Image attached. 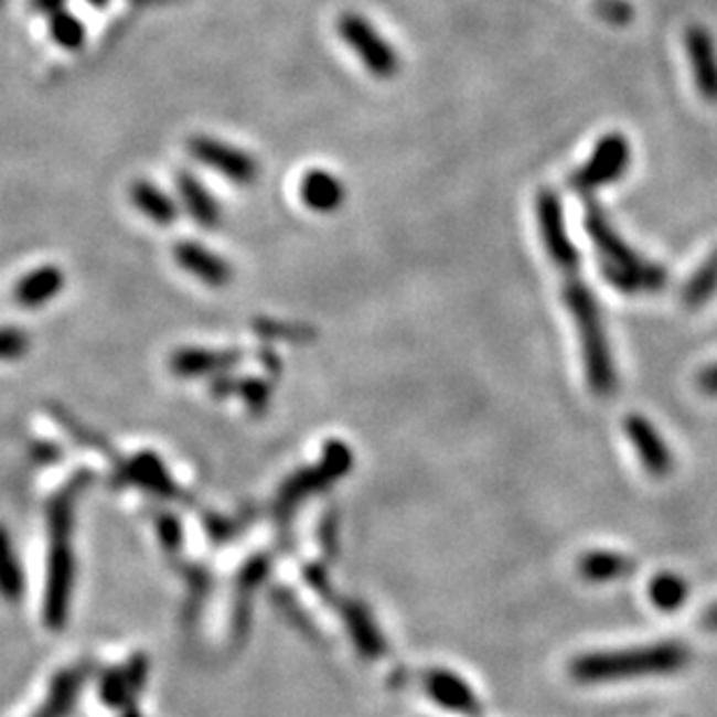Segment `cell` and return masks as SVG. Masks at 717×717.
<instances>
[{"mask_svg":"<svg viewBox=\"0 0 717 717\" xmlns=\"http://www.w3.org/2000/svg\"><path fill=\"white\" fill-rule=\"evenodd\" d=\"M186 151L193 161L226 176L235 186H254L260 176V165L249 151L218 138L193 136L186 140Z\"/></svg>","mask_w":717,"mask_h":717,"instance_id":"52a82bcc","label":"cell"},{"mask_svg":"<svg viewBox=\"0 0 717 717\" xmlns=\"http://www.w3.org/2000/svg\"><path fill=\"white\" fill-rule=\"evenodd\" d=\"M338 33L372 77L393 79L399 73V56L395 47L363 14L344 12L338 21Z\"/></svg>","mask_w":717,"mask_h":717,"instance_id":"8992f818","label":"cell"},{"mask_svg":"<svg viewBox=\"0 0 717 717\" xmlns=\"http://www.w3.org/2000/svg\"><path fill=\"white\" fill-rule=\"evenodd\" d=\"M145 678H147V662L142 657L132 660L128 668L115 671V674H109L105 678L100 687L103 702L109 706H126L142 689Z\"/></svg>","mask_w":717,"mask_h":717,"instance_id":"44dd1931","label":"cell"},{"mask_svg":"<svg viewBox=\"0 0 717 717\" xmlns=\"http://www.w3.org/2000/svg\"><path fill=\"white\" fill-rule=\"evenodd\" d=\"M86 3L94 6V8H105L109 3V0H86Z\"/></svg>","mask_w":717,"mask_h":717,"instance_id":"4dcf8cb0","label":"cell"},{"mask_svg":"<svg viewBox=\"0 0 717 717\" xmlns=\"http://www.w3.org/2000/svg\"><path fill=\"white\" fill-rule=\"evenodd\" d=\"M702 627L706 632L717 634V603H713V607L702 616Z\"/></svg>","mask_w":717,"mask_h":717,"instance_id":"f546056e","label":"cell"},{"mask_svg":"<svg viewBox=\"0 0 717 717\" xmlns=\"http://www.w3.org/2000/svg\"><path fill=\"white\" fill-rule=\"evenodd\" d=\"M121 717H142V715H140L138 710H132V708H130V710H126Z\"/></svg>","mask_w":717,"mask_h":717,"instance_id":"1f68e13d","label":"cell"},{"mask_svg":"<svg viewBox=\"0 0 717 717\" xmlns=\"http://www.w3.org/2000/svg\"><path fill=\"white\" fill-rule=\"evenodd\" d=\"M630 140L620 136V132H609V136H603L597 142L588 163L574 172L571 186L580 193H592L597 189L611 186L630 170Z\"/></svg>","mask_w":717,"mask_h":717,"instance_id":"ba28073f","label":"cell"},{"mask_svg":"<svg viewBox=\"0 0 717 717\" xmlns=\"http://www.w3.org/2000/svg\"><path fill=\"white\" fill-rule=\"evenodd\" d=\"M50 35L58 44V47L68 50V52L82 50L86 42V29L82 24V19H77L68 10H61L50 17Z\"/></svg>","mask_w":717,"mask_h":717,"instance_id":"484cf974","label":"cell"},{"mask_svg":"<svg viewBox=\"0 0 717 717\" xmlns=\"http://www.w3.org/2000/svg\"><path fill=\"white\" fill-rule=\"evenodd\" d=\"M6 3H8V0H0V10H3V8H6Z\"/></svg>","mask_w":717,"mask_h":717,"instance_id":"d6a6232c","label":"cell"},{"mask_svg":"<svg viewBox=\"0 0 717 717\" xmlns=\"http://www.w3.org/2000/svg\"><path fill=\"white\" fill-rule=\"evenodd\" d=\"M624 432L630 437L645 472L657 479L671 474V469H674V456H671L666 441L660 437L653 425H650V420H645L643 416H630L624 420Z\"/></svg>","mask_w":717,"mask_h":717,"instance_id":"7c38bea8","label":"cell"},{"mask_svg":"<svg viewBox=\"0 0 717 717\" xmlns=\"http://www.w3.org/2000/svg\"><path fill=\"white\" fill-rule=\"evenodd\" d=\"M685 50L699 96L708 103H717V47L708 29L689 26L685 33Z\"/></svg>","mask_w":717,"mask_h":717,"instance_id":"8fae6325","label":"cell"},{"mask_svg":"<svg viewBox=\"0 0 717 717\" xmlns=\"http://www.w3.org/2000/svg\"><path fill=\"white\" fill-rule=\"evenodd\" d=\"M425 692L430 694L432 702L446 710L464 715V717H481L483 706L481 699L474 694L460 676L451 674L446 668H432L422 678Z\"/></svg>","mask_w":717,"mask_h":717,"instance_id":"30bf717a","label":"cell"},{"mask_svg":"<svg viewBox=\"0 0 717 717\" xmlns=\"http://www.w3.org/2000/svg\"><path fill=\"white\" fill-rule=\"evenodd\" d=\"M636 563L632 557L613 550H592L578 559V574L590 582H613L632 576Z\"/></svg>","mask_w":717,"mask_h":717,"instance_id":"d6986e66","label":"cell"},{"mask_svg":"<svg viewBox=\"0 0 717 717\" xmlns=\"http://www.w3.org/2000/svg\"><path fill=\"white\" fill-rule=\"evenodd\" d=\"M176 193H179V200H182L184 210L189 212V216L197 223L200 228L216 231L221 226L223 223L221 203L193 172H189V170L176 172Z\"/></svg>","mask_w":717,"mask_h":717,"instance_id":"4fadbf2b","label":"cell"},{"mask_svg":"<svg viewBox=\"0 0 717 717\" xmlns=\"http://www.w3.org/2000/svg\"><path fill=\"white\" fill-rule=\"evenodd\" d=\"M697 384H699V390H702V393L717 397V363L710 365V367H706V370L699 374Z\"/></svg>","mask_w":717,"mask_h":717,"instance_id":"f1b7e54d","label":"cell"},{"mask_svg":"<svg viewBox=\"0 0 717 717\" xmlns=\"http://www.w3.org/2000/svg\"><path fill=\"white\" fill-rule=\"evenodd\" d=\"M21 595H24V574H21L8 529L0 527V597L6 601H17Z\"/></svg>","mask_w":717,"mask_h":717,"instance_id":"603a6c76","label":"cell"},{"mask_svg":"<svg viewBox=\"0 0 717 717\" xmlns=\"http://www.w3.org/2000/svg\"><path fill=\"white\" fill-rule=\"evenodd\" d=\"M586 231L592 237L597 249L601 275L613 288L624 296H641V293H657L666 283L668 275L657 263L641 258L630 244H627L620 233L611 226L595 203L586 205Z\"/></svg>","mask_w":717,"mask_h":717,"instance_id":"277c9868","label":"cell"},{"mask_svg":"<svg viewBox=\"0 0 717 717\" xmlns=\"http://www.w3.org/2000/svg\"><path fill=\"white\" fill-rule=\"evenodd\" d=\"M31 349V338L21 328H0V361H19Z\"/></svg>","mask_w":717,"mask_h":717,"instance_id":"4316f807","label":"cell"},{"mask_svg":"<svg viewBox=\"0 0 717 717\" xmlns=\"http://www.w3.org/2000/svg\"><path fill=\"white\" fill-rule=\"evenodd\" d=\"M689 648L678 641L653 643L645 648L588 653L571 662L569 674L582 685H601L641 676L678 674L689 664Z\"/></svg>","mask_w":717,"mask_h":717,"instance_id":"3957f363","label":"cell"},{"mask_svg":"<svg viewBox=\"0 0 717 717\" xmlns=\"http://www.w3.org/2000/svg\"><path fill=\"white\" fill-rule=\"evenodd\" d=\"M65 3H68V0H31V10L42 14V17H52L61 10H65Z\"/></svg>","mask_w":717,"mask_h":717,"instance_id":"83f0119b","label":"cell"},{"mask_svg":"<svg viewBox=\"0 0 717 717\" xmlns=\"http://www.w3.org/2000/svg\"><path fill=\"white\" fill-rule=\"evenodd\" d=\"M130 203L136 205L142 216H147L161 228L174 226L179 218V207L174 200L163 189L147 182V179H138V182L130 186Z\"/></svg>","mask_w":717,"mask_h":717,"instance_id":"e0dca14e","label":"cell"},{"mask_svg":"<svg viewBox=\"0 0 717 717\" xmlns=\"http://www.w3.org/2000/svg\"><path fill=\"white\" fill-rule=\"evenodd\" d=\"M687 580L676 574H660L650 582V599H653L655 607L664 613L678 611L687 601Z\"/></svg>","mask_w":717,"mask_h":717,"instance_id":"d4e9b609","label":"cell"},{"mask_svg":"<svg viewBox=\"0 0 717 717\" xmlns=\"http://www.w3.org/2000/svg\"><path fill=\"white\" fill-rule=\"evenodd\" d=\"M340 613L353 639V645L357 648V653L367 660H378L388 653V643L384 634L378 632L372 613L361 601H344L340 607Z\"/></svg>","mask_w":717,"mask_h":717,"instance_id":"2e32d148","label":"cell"},{"mask_svg":"<svg viewBox=\"0 0 717 717\" xmlns=\"http://www.w3.org/2000/svg\"><path fill=\"white\" fill-rule=\"evenodd\" d=\"M237 361H239L237 351L182 349L172 355V372L179 376H203L216 370H226Z\"/></svg>","mask_w":717,"mask_h":717,"instance_id":"ffe728a7","label":"cell"},{"mask_svg":"<svg viewBox=\"0 0 717 717\" xmlns=\"http://www.w3.org/2000/svg\"><path fill=\"white\" fill-rule=\"evenodd\" d=\"M65 288V272L58 265H40L14 283L12 298L19 307L38 309L50 304Z\"/></svg>","mask_w":717,"mask_h":717,"instance_id":"5bb4252c","label":"cell"},{"mask_svg":"<svg viewBox=\"0 0 717 717\" xmlns=\"http://www.w3.org/2000/svg\"><path fill=\"white\" fill-rule=\"evenodd\" d=\"M536 216H539L542 242L546 246L548 258L553 260L559 275H563V298L578 330L590 390L599 397H611L618 388V374L611 357L607 330H603L601 309L592 288L582 281L580 256L576 244L567 235L565 212L563 205H559V197L553 191H542L539 197H536Z\"/></svg>","mask_w":717,"mask_h":717,"instance_id":"6da1fadb","label":"cell"},{"mask_svg":"<svg viewBox=\"0 0 717 717\" xmlns=\"http://www.w3.org/2000/svg\"><path fill=\"white\" fill-rule=\"evenodd\" d=\"M353 467V453L351 448L342 441H330L325 443L323 460L319 467H309L290 477L279 492L277 511L281 515H288L296 506H300L309 495H317V492L325 490L334 481L346 477Z\"/></svg>","mask_w":717,"mask_h":717,"instance_id":"5b68a950","label":"cell"},{"mask_svg":"<svg viewBox=\"0 0 717 717\" xmlns=\"http://www.w3.org/2000/svg\"><path fill=\"white\" fill-rule=\"evenodd\" d=\"M86 477L79 474L68 488L61 490L50 502V565H47V597H44V620L50 630H61L68 620V607L73 597L75 557H73V521L75 504Z\"/></svg>","mask_w":717,"mask_h":717,"instance_id":"7a4b0ae2","label":"cell"},{"mask_svg":"<svg viewBox=\"0 0 717 717\" xmlns=\"http://www.w3.org/2000/svg\"><path fill=\"white\" fill-rule=\"evenodd\" d=\"M86 678V668L77 666L71 671H63V674L54 681L52 692H50V699L44 704L38 713V717H65L75 702H77V694L82 689V683Z\"/></svg>","mask_w":717,"mask_h":717,"instance_id":"7402d4cb","label":"cell"},{"mask_svg":"<svg viewBox=\"0 0 717 717\" xmlns=\"http://www.w3.org/2000/svg\"><path fill=\"white\" fill-rule=\"evenodd\" d=\"M119 479L124 483H136L153 495H179L176 485L170 481L165 467L159 462V458L153 456H138L130 462H124L119 469Z\"/></svg>","mask_w":717,"mask_h":717,"instance_id":"ac0fdd59","label":"cell"},{"mask_svg":"<svg viewBox=\"0 0 717 717\" xmlns=\"http://www.w3.org/2000/svg\"><path fill=\"white\" fill-rule=\"evenodd\" d=\"M717 293V252H713L697 272L689 277L683 288V302L687 307H702Z\"/></svg>","mask_w":717,"mask_h":717,"instance_id":"cb8c5ba5","label":"cell"},{"mask_svg":"<svg viewBox=\"0 0 717 717\" xmlns=\"http://www.w3.org/2000/svg\"><path fill=\"white\" fill-rule=\"evenodd\" d=\"M172 256H174V263L182 267L186 275H191L197 281H203L205 286L223 288V286H228L235 277L233 265L200 242L174 244Z\"/></svg>","mask_w":717,"mask_h":717,"instance_id":"9c48e42d","label":"cell"},{"mask_svg":"<svg viewBox=\"0 0 717 717\" xmlns=\"http://www.w3.org/2000/svg\"><path fill=\"white\" fill-rule=\"evenodd\" d=\"M302 205L317 214H332L346 203V186L338 174L328 170H309L300 182Z\"/></svg>","mask_w":717,"mask_h":717,"instance_id":"9a60e30c","label":"cell"}]
</instances>
